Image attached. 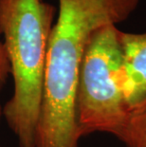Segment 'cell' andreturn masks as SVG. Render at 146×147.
Here are the masks:
<instances>
[{
    "label": "cell",
    "mask_w": 146,
    "mask_h": 147,
    "mask_svg": "<svg viewBox=\"0 0 146 147\" xmlns=\"http://www.w3.org/2000/svg\"><path fill=\"white\" fill-rule=\"evenodd\" d=\"M55 14L56 8L44 0H0V36L13 81V92L3 106V118L19 147H35Z\"/></svg>",
    "instance_id": "7a4b0ae2"
},
{
    "label": "cell",
    "mask_w": 146,
    "mask_h": 147,
    "mask_svg": "<svg viewBox=\"0 0 146 147\" xmlns=\"http://www.w3.org/2000/svg\"><path fill=\"white\" fill-rule=\"evenodd\" d=\"M120 36L116 25L102 27L92 34L86 47L75 102L81 138L106 133L120 140L128 121Z\"/></svg>",
    "instance_id": "3957f363"
},
{
    "label": "cell",
    "mask_w": 146,
    "mask_h": 147,
    "mask_svg": "<svg viewBox=\"0 0 146 147\" xmlns=\"http://www.w3.org/2000/svg\"><path fill=\"white\" fill-rule=\"evenodd\" d=\"M120 140L126 147H146V109L130 113Z\"/></svg>",
    "instance_id": "5b68a950"
},
{
    "label": "cell",
    "mask_w": 146,
    "mask_h": 147,
    "mask_svg": "<svg viewBox=\"0 0 146 147\" xmlns=\"http://www.w3.org/2000/svg\"><path fill=\"white\" fill-rule=\"evenodd\" d=\"M11 76V65L9 62L7 52L3 45L2 38L0 36V95L3 88H4L6 83ZM3 118V106L0 104V123ZM1 147V146H0Z\"/></svg>",
    "instance_id": "8992f818"
},
{
    "label": "cell",
    "mask_w": 146,
    "mask_h": 147,
    "mask_svg": "<svg viewBox=\"0 0 146 147\" xmlns=\"http://www.w3.org/2000/svg\"><path fill=\"white\" fill-rule=\"evenodd\" d=\"M139 0H59L46 53L35 147H80L75 102L80 69L92 34L127 19Z\"/></svg>",
    "instance_id": "6da1fadb"
},
{
    "label": "cell",
    "mask_w": 146,
    "mask_h": 147,
    "mask_svg": "<svg viewBox=\"0 0 146 147\" xmlns=\"http://www.w3.org/2000/svg\"><path fill=\"white\" fill-rule=\"evenodd\" d=\"M124 92L130 113L146 109V32H122Z\"/></svg>",
    "instance_id": "277c9868"
}]
</instances>
